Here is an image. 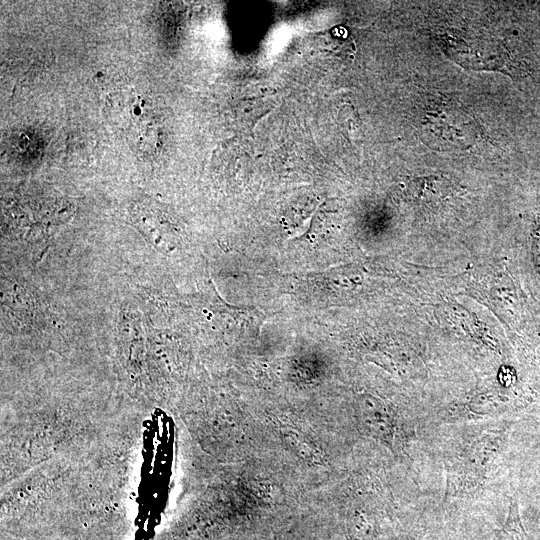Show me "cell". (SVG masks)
<instances>
[{
    "instance_id": "5b68a950",
    "label": "cell",
    "mask_w": 540,
    "mask_h": 540,
    "mask_svg": "<svg viewBox=\"0 0 540 540\" xmlns=\"http://www.w3.org/2000/svg\"><path fill=\"white\" fill-rule=\"evenodd\" d=\"M350 540H373L375 527L364 513L356 512L348 520Z\"/></svg>"
},
{
    "instance_id": "7a4b0ae2",
    "label": "cell",
    "mask_w": 540,
    "mask_h": 540,
    "mask_svg": "<svg viewBox=\"0 0 540 540\" xmlns=\"http://www.w3.org/2000/svg\"><path fill=\"white\" fill-rule=\"evenodd\" d=\"M503 438V430L491 428L457 447L445 463V496L468 494L480 487L495 464Z\"/></svg>"
},
{
    "instance_id": "277c9868",
    "label": "cell",
    "mask_w": 540,
    "mask_h": 540,
    "mask_svg": "<svg viewBox=\"0 0 540 540\" xmlns=\"http://www.w3.org/2000/svg\"><path fill=\"white\" fill-rule=\"evenodd\" d=\"M501 403L496 394L478 395L468 404L469 415L475 418L495 416L501 408Z\"/></svg>"
},
{
    "instance_id": "6da1fadb",
    "label": "cell",
    "mask_w": 540,
    "mask_h": 540,
    "mask_svg": "<svg viewBox=\"0 0 540 540\" xmlns=\"http://www.w3.org/2000/svg\"><path fill=\"white\" fill-rule=\"evenodd\" d=\"M110 121L124 135L129 145L141 154L157 152L161 121L156 104L133 88L113 92L107 98Z\"/></svg>"
},
{
    "instance_id": "3957f363",
    "label": "cell",
    "mask_w": 540,
    "mask_h": 540,
    "mask_svg": "<svg viewBox=\"0 0 540 540\" xmlns=\"http://www.w3.org/2000/svg\"><path fill=\"white\" fill-rule=\"evenodd\" d=\"M494 540H526V533L521 522L518 501L510 499L508 514L503 526L496 530Z\"/></svg>"
}]
</instances>
